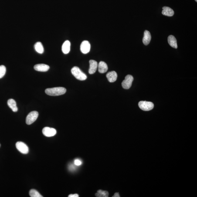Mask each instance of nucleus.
<instances>
[{
	"instance_id": "f257e3e1",
	"label": "nucleus",
	"mask_w": 197,
	"mask_h": 197,
	"mask_svg": "<svg viewBox=\"0 0 197 197\" xmlns=\"http://www.w3.org/2000/svg\"><path fill=\"white\" fill-rule=\"evenodd\" d=\"M66 91V89L64 87H58L46 89L45 92L49 95L57 96L65 94Z\"/></svg>"
},
{
	"instance_id": "393cba45",
	"label": "nucleus",
	"mask_w": 197,
	"mask_h": 197,
	"mask_svg": "<svg viewBox=\"0 0 197 197\" xmlns=\"http://www.w3.org/2000/svg\"><path fill=\"white\" fill-rule=\"evenodd\" d=\"M113 197H120V195H119V194L118 193H116L114 194V195L113 196Z\"/></svg>"
},
{
	"instance_id": "39448f33",
	"label": "nucleus",
	"mask_w": 197,
	"mask_h": 197,
	"mask_svg": "<svg viewBox=\"0 0 197 197\" xmlns=\"http://www.w3.org/2000/svg\"><path fill=\"white\" fill-rule=\"evenodd\" d=\"M16 147L18 151L22 154H26L29 153V149L28 146L22 142H17Z\"/></svg>"
},
{
	"instance_id": "412c9836",
	"label": "nucleus",
	"mask_w": 197,
	"mask_h": 197,
	"mask_svg": "<svg viewBox=\"0 0 197 197\" xmlns=\"http://www.w3.org/2000/svg\"><path fill=\"white\" fill-rule=\"evenodd\" d=\"M6 72V68L4 66H0V79L3 77Z\"/></svg>"
},
{
	"instance_id": "20e7f679",
	"label": "nucleus",
	"mask_w": 197,
	"mask_h": 197,
	"mask_svg": "<svg viewBox=\"0 0 197 197\" xmlns=\"http://www.w3.org/2000/svg\"><path fill=\"white\" fill-rule=\"evenodd\" d=\"M39 113L36 111L31 112L27 116L26 123L28 125H30L34 123L37 119Z\"/></svg>"
},
{
	"instance_id": "4be33fe9",
	"label": "nucleus",
	"mask_w": 197,
	"mask_h": 197,
	"mask_svg": "<svg viewBox=\"0 0 197 197\" xmlns=\"http://www.w3.org/2000/svg\"><path fill=\"white\" fill-rule=\"evenodd\" d=\"M74 164L76 166H80L82 164V161L79 159H76L74 161Z\"/></svg>"
},
{
	"instance_id": "f8f14e48",
	"label": "nucleus",
	"mask_w": 197,
	"mask_h": 197,
	"mask_svg": "<svg viewBox=\"0 0 197 197\" xmlns=\"http://www.w3.org/2000/svg\"><path fill=\"white\" fill-rule=\"evenodd\" d=\"M151 39V35L149 31L145 30L144 32L143 42L144 45H147L150 43Z\"/></svg>"
},
{
	"instance_id": "f03ea898",
	"label": "nucleus",
	"mask_w": 197,
	"mask_h": 197,
	"mask_svg": "<svg viewBox=\"0 0 197 197\" xmlns=\"http://www.w3.org/2000/svg\"><path fill=\"white\" fill-rule=\"evenodd\" d=\"M71 72L72 74L78 80L83 81L86 80L87 78L86 75L77 66H74L72 68Z\"/></svg>"
},
{
	"instance_id": "ddd939ff",
	"label": "nucleus",
	"mask_w": 197,
	"mask_h": 197,
	"mask_svg": "<svg viewBox=\"0 0 197 197\" xmlns=\"http://www.w3.org/2000/svg\"><path fill=\"white\" fill-rule=\"evenodd\" d=\"M162 14L163 15L168 17L173 16L174 11L171 8L168 7H164L162 8Z\"/></svg>"
},
{
	"instance_id": "a211bd4d",
	"label": "nucleus",
	"mask_w": 197,
	"mask_h": 197,
	"mask_svg": "<svg viewBox=\"0 0 197 197\" xmlns=\"http://www.w3.org/2000/svg\"><path fill=\"white\" fill-rule=\"evenodd\" d=\"M35 51L38 53L42 54L44 52V48L43 45L40 42H36L35 45Z\"/></svg>"
},
{
	"instance_id": "5701e85b",
	"label": "nucleus",
	"mask_w": 197,
	"mask_h": 197,
	"mask_svg": "<svg viewBox=\"0 0 197 197\" xmlns=\"http://www.w3.org/2000/svg\"><path fill=\"white\" fill-rule=\"evenodd\" d=\"M69 197H78L79 196L77 194H71L68 196Z\"/></svg>"
},
{
	"instance_id": "9b49d317",
	"label": "nucleus",
	"mask_w": 197,
	"mask_h": 197,
	"mask_svg": "<svg viewBox=\"0 0 197 197\" xmlns=\"http://www.w3.org/2000/svg\"><path fill=\"white\" fill-rule=\"evenodd\" d=\"M117 74L114 71L108 72L106 75L108 80L111 83L116 81L117 78Z\"/></svg>"
},
{
	"instance_id": "f3484780",
	"label": "nucleus",
	"mask_w": 197,
	"mask_h": 197,
	"mask_svg": "<svg viewBox=\"0 0 197 197\" xmlns=\"http://www.w3.org/2000/svg\"><path fill=\"white\" fill-rule=\"evenodd\" d=\"M8 104L10 108L12 109L14 112H16L18 111V109L17 106L16 102L13 99H11L8 100Z\"/></svg>"
},
{
	"instance_id": "6e6552de",
	"label": "nucleus",
	"mask_w": 197,
	"mask_h": 197,
	"mask_svg": "<svg viewBox=\"0 0 197 197\" xmlns=\"http://www.w3.org/2000/svg\"><path fill=\"white\" fill-rule=\"evenodd\" d=\"M91 45L88 41H84L80 45V50L83 54H87L90 51Z\"/></svg>"
},
{
	"instance_id": "4468645a",
	"label": "nucleus",
	"mask_w": 197,
	"mask_h": 197,
	"mask_svg": "<svg viewBox=\"0 0 197 197\" xmlns=\"http://www.w3.org/2000/svg\"><path fill=\"white\" fill-rule=\"evenodd\" d=\"M168 42L170 46L175 49L178 48V44L176 39L173 35H170L168 37Z\"/></svg>"
},
{
	"instance_id": "2eb2a0df",
	"label": "nucleus",
	"mask_w": 197,
	"mask_h": 197,
	"mask_svg": "<svg viewBox=\"0 0 197 197\" xmlns=\"http://www.w3.org/2000/svg\"><path fill=\"white\" fill-rule=\"evenodd\" d=\"M98 67L99 72L101 73H106L108 69L107 64L103 62H100Z\"/></svg>"
},
{
	"instance_id": "dca6fc26",
	"label": "nucleus",
	"mask_w": 197,
	"mask_h": 197,
	"mask_svg": "<svg viewBox=\"0 0 197 197\" xmlns=\"http://www.w3.org/2000/svg\"><path fill=\"white\" fill-rule=\"evenodd\" d=\"M71 43L69 41H66L62 46V50L64 53L67 54L70 51Z\"/></svg>"
},
{
	"instance_id": "a878e982",
	"label": "nucleus",
	"mask_w": 197,
	"mask_h": 197,
	"mask_svg": "<svg viewBox=\"0 0 197 197\" xmlns=\"http://www.w3.org/2000/svg\"><path fill=\"white\" fill-rule=\"evenodd\" d=\"M196 2H197V0H195Z\"/></svg>"
},
{
	"instance_id": "0eeeda50",
	"label": "nucleus",
	"mask_w": 197,
	"mask_h": 197,
	"mask_svg": "<svg viewBox=\"0 0 197 197\" xmlns=\"http://www.w3.org/2000/svg\"><path fill=\"white\" fill-rule=\"evenodd\" d=\"M42 133L47 137L54 136L56 134L57 131L55 129L49 127H45L42 130Z\"/></svg>"
},
{
	"instance_id": "bb28decb",
	"label": "nucleus",
	"mask_w": 197,
	"mask_h": 197,
	"mask_svg": "<svg viewBox=\"0 0 197 197\" xmlns=\"http://www.w3.org/2000/svg\"><path fill=\"white\" fill-rule=\"evenodd\" d=\"M1 144H0V147H1Z\"/></svg>"
},
{
	"instance_id": "423d86ee",
	"label": "nucleus",
	"mask_w": 197,
	"mask_h": 197,
	"mask_svg": "<svg viewBox=\"0 0 197 197\" xmlns=\"http://www.w3.org/2000/svg\"><path fill=\"white\" fill-rule=\"evenodd\" d=\"M134 78L131 75H127L126 76L125 79L122 83V86L123 88L129 89L131 87Z\"/></svg>"
},
{
	"instance_id": "1a4fd4ad",
	"label": "nucleus",
	"mask_w": 197,
	"mask_h": 197,
	"mask_svg": "<svg viewBox=\"0 0 197 197\" xmlns=\"http://www.w3.org/2000/svg\"><path fill=\"white\" fill-rule=\"evenodd\" d=\"M89 63H90V69H89V73L90 74H93L97 70L98 66L97 63L96 61L90 60Z\"/></svg>"
},
{
	"instance_id": "b1692460",
	"label": "nucleus",
	"mask_w": 197,
	"mask_h": 197,
	"mask_svg": "<svg viewBox=\"0 0 197 197\" xmlns=\"http://www.w3.org/2000/svg\"><path fill=\"white\" fill-rule=\"evenodd\" d=\"M73 167L74 166L73 165H69V169L71 170V171H72V170H73V169H75L74 167Z\"/></svg>"
},
{
	"instance_id": "7ed1b4c3",
	"label": "nucleus",
	"mask_w": 197,
	"mask_h": 197,
	"mask_svg": "<svg viewBox=\"0 0 197 197\" xmlns=\"http://www.w3.org/2000/svg\"><path fill=\"white\" fill-rule=\"evenodd\" d=\"M138 106L142 110L144 111H149L152 110L154 108V104L151 102L141 101L138 103Z\"/></svg>"
},
{
	"instance_id": "aec40b11",
	"label": "nucleus",
	"mask_w": 197,
	"mask_h": 197,
	"mask_svg": "<svg viewBox=\"0 0 197 197\" xmlns=\"http://www.w3.org/2000/svg\"><path fill=\"white\" fill-rule=\"evenodd\" d=\"M29 195L31 197H42V196L35 189H31L29 192Z\"/></svg>"
},
{
	"instance_id": "6ab92c4d",
	"label": "nucleus",
	"mask_w": 197,
	"mask_h": 197,
	"mask_svg": "<svg viewBox=\"0 0 197 197\" xmlns=\"http://www.w3.org/2000/svg\"><path fill=\"white\" fill-rule=\"evenodd\" d=\"M109 192L107 191H103L99 190L95 194V196L98 197H108L109 196Z\"/></svg>"
},
{
	"instance_id": "9d476101",
	"label": "nucleus",
	"mask_w": 197,
	"mask_h": 197,
	"mask_svg": "<svg viewBox=\"0 0 197 197\" xmlns=\"http://www.w3.org/2000/svg\"><path fill=\"white\" fill-rule=\"evenodd\" d=\"M49 66L45 64H38L34 66L35 70L39 72H46L49 69Z\"/></svg>"
}]
</instances>
